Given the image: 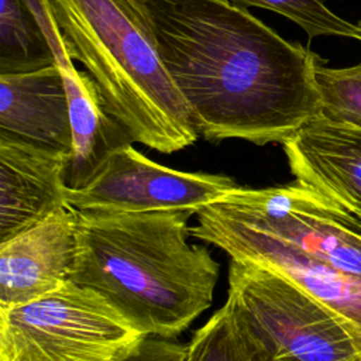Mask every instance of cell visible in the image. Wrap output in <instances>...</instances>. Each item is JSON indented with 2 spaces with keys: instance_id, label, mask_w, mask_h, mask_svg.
<instances>
[{
  "instance_id": "cell-17",
  "label": "cell",
  "mask_w": 361,
  "mask_h": 361,
  "mask_svg": "<svg viewBox=\"0 0 361 361\" xmlns=\"http://www.w3.org/2000/svg\"><path fill=\"white\" fill-rule=\"evenodd\" d=\"M250 8L259 7L278 13L298 24L309 38L345 37L361 41V25L350 23L331 11L322 0H227Z\"/></svg>"
},
{
  "instance_id": "cell-11",
  "label": "cell",
  "mask_w": 361,
  "mask_h": 361,
  "mask_svg": "<svg viewBox=\"0 0 361 361\" xmlns=\"http://www.w3.org/2000/svg\"><path fill=\"white\" fill-rule=\"evenodd\" d=\"M282 147L296 182L361 214V130L317 116Z\"/></svg>"
},
{
  "instance_id": "cell-10",
  "label": "cell",
  "mask_w": 361,
  "mask_h": 361,
  "mask_svg": "<svg viewBox=\"0 0 361 361\" xmlns=\"http://www.w3.org/2000/svg\"><path fill=\"white\" fill-rule=\"evenodd\" d=\"M71 155L0 137V244L68 204Z\"/></svg>"
},
{
  "instance_id": "cell-16",
  "label": "cell",
  "mask_w": 361,
  "mask_h": 361,
  "mask_svg": "<svg viewBox=\"0 0 361 361\" xmlns=\"http://www.w3.org/2000/svg\"><path fill=\"white\" fill-rule=\"evenodd\" d=\"M186 361H254L250 345L226 303L193 334Z\"/></svg>"
},
{
  "instance_id": "cell-18",
  "label": "cell",
  "mask_w": 361,
  "mask_h": 361,
  "mask_svg": "<svg viewBox=\"0 0 361 361\" xmlns=\"http://www.w3.org/2000/svg\"><path fill=\"white\" fill-rule=\"evenodd\" d=\"M186 358L188 344L142 336L121 350L111 361H186Z\"/></svg>"
},
{
  "instance_id": "cell-1",
  "label": "cell",
  "mask_w": 361,
  "mask_h": 361,
  "mask_svg": "<svg viewBox=\"0 0 361 361\" xmlns=\"http://www.w3.org/2000/svg\"><path fill=\"white\" fill-rule=\"evenodd\" d=\"M159 55L207 141L283 144L320 114L319 56L227 0H147Z\"/></svg>"
},
{
  "instance_id": "cell-19",
  "label": "cell",
  "mask_w": 361,
  "mask_h": 361,
  "mask_svg": "<svg viewBox=\"0 0 361 361\" xmlns=\"http://www.w3.org/2000/svg\"><path fill=\"white\" fill-rule=\"evenodd\" d=\"M243 331V330H241ZM244 334V333H243ZM248 345H250V350H251V354H252V358L254 361H293V360H289V358H274L271 355H268L262 348L257 347L245 334H244Z\"/></svg>"
},
{
  "instance_id": "cell-13",
  "label": "cell",
  "mask_w": 361,
  "mask_h": 361,
  "mask_svg": "<svg viewBox=\"0 0 361 361\" xmlns=\"http://www.w3.org/2000/svg\"><path fill=\"white\" fill-rule=\"evenodd\" d=\"M68 94L72 155L66 171L68 188L83 186L117 149L133 144L127 130L109 113L97 85L72 61L56 62Z\"/></svg>"
},
{
  "instance_id": "cell-5",
  "label": "cell",
  "mask_w": 361,
  "mask_h": 361,
  "mask_svg": "<svg viewBox=\"0 0 361 361\" xmlns=\"http://www.w3.org/2000/svg\"><path fill=\"white\" fill-rule=\"evenodd\" d=\"M141 337L103 298L72 281L0 307V361H111Z\"/></svg>"
},
{
  "instance_id": "cell-2",
  "label": "cell",
  "mask_w": 361,
  "mask_h": 361,
  "mask_svg": "<svg viewBox=\"0 0 361 361\" xmlns=\"http://www.w3.org/2000/svg\"><path fill=\"white\" fill-rule=\"evenodd\" d=\"M185 210H78L72 282L93 290L141 336L171 338L213 302L219 262L189 243Z\"/></svg>"
},
{
  "instance_id": "cell-7",
  "label": "cell",
  "mask_w": 361,
  "mask_h": 361,
  "mask_svg": "<svg viewBox=\"0 0 361 361\" xmlns=\"http://www.w3.org/2000/svg\"><path fill=\"white\" fill-rule=\"evenodd\" d=\"M238 185L228 176L185 172L164 166L131 144L113 152L80 188H68V204L76 210L157 212L196 214Z\"/></svg>"
},
{
  "instance_id": "cell-14",
  "label": "cell",
  "mask_w": 361,
  "mask_h": 361,
  "mask_svg": "<svg viewBox=\"0 0 361 361\" xmlns=\"http://www.w3.org/2000/svg\"><path fill=\"white\" fill-rule=\"evenodd\" d=\"M56 63L52 48L24 0H0V75Z\"/></svg>"
},
{
  "instance_id": "cell-12",
  "label": "cell",
  "mask_w": 361,
  "mask_h": 361,
  "mask_svg": "<svg viewBox=\"0 0 361 361\" xmlns=\"http://www.w3.org/2000/svg\"><path fill=\"white\" fill-rule=\"evenodd\" d=\"M0 137L72 155L69 103L58 63L0 75Z\"/></svg>"
},
{
  "instance_id": "cell-6",
  "label": "cell",
  "mask_w": 361,
  "mask_h": 361,
  "mask_svg": "<svg viewBox=\"0 0 361 361\" xmlns=\"http://www.w3.org/2000/svg\"><path fill=\"white\" fill-rule=\"evenodd\" d=\"M227 213L310 257L361 276V214L299 182L235 190L214 202Z\"/></svg>"
},
{
  "instance_id": "cell-4",
  "label": "cell",
  "mask_w": 361,
  "mask_h": 361,
  "mask_svg": "<svg viewBox=\"0 0 361 361\" xmlns=\"http://www.w3.org/2000/svg\"><path fill=\"white\" fill-rule=\"evenodd\" d=\"M227 302L243 333L274 358L361 361V331L274 269L231 259Z\"/></svg>"
},
{
  "instance_id": "cell-15",
  "label": "cell",
  "mask_w": 361,
  "mask_h": 361,
  "mask_svg": "<svg viewBox=\"0 0 361 361\" xmlns=\"http://www.w3.org/2000/svg\"><path fill=\"white\" fill-rule=\"evenodd\" d=\"M314 82L320 97V117L361 130V62L330 68L319 58Z\"/></svg>"
},
{
  "instance_id": "cell-3",
  "label": "cell",
  "mask_w": 361,
  "mask_h": 361,
  "mask_svg": "<svg viewBox=\"0 0 361 361\" xmlns=\"http://www.w3.org/2000/svg\"><path fill=\"white\" fill-rule=\"evenodd\" d=\"M72 61L133 141L164 154L200 135L154 37L147 0H47Z\"/></svg>"
},
{
  "instance_id": "cell-8",
  "label": "cell",
  "mask_w": 361,
  "mask_h": 361,
  "mask_svg": "<svg viewBox=\"0 0 361 361\" xmlns=\"http://www.w3.org/2000/svg\"><path fill=\"white\" fill-rule=\"evenodd\" d=\"M193 237L214 244L231 259L254 262L286 276L361 331V276L307 255L292 244L223 210L217 203L196 213Z\"/></svg>"
},
{
  "instance_id": "cell-9",
  "label": "cell",
  "mask_w": 361,
  "mask_h": 361,
  "mask_svg": "<svg viewBox=\"0 0 361 361\" xmlns=\"http://www.w3.org/2000/svg\"><path fill=\"white\" fill-rule=\"evenodd\" d=\"M78 248V210L63 206L0 244V307L58 290L72 279Z\"/></svg>"
}]
</instances>
